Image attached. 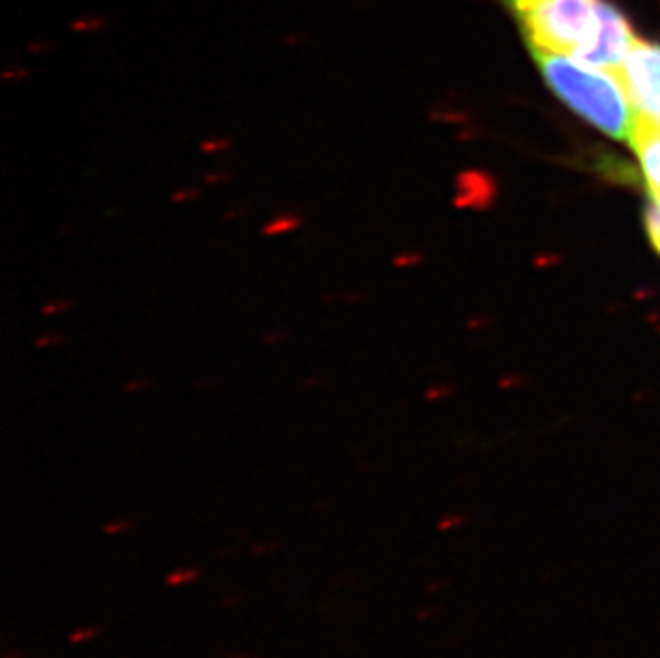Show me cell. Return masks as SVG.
I'll list each match as a JSON object with an SVG mask.
<instances>
[{
    "label": "cell",
    "instance_id": "1",
    "mask_svg": "<svg viewBox=\"0 0 660 658\" xmlns=\"http://www.w3.org/2000/svg\"><path fill=\"white\" fill-rule=\"evenodd\" d=\"M549 88L577 116L616 141L633 143L639 109L620 75L573 60L564 53L530 49Z\"/></svg>",
    "mask_w": 660,
    "mask_h": 658
},
{
    "label": "cell",
    "instance_id": "2",
    "mask_svg": "<svg viewBox=\"0 0 660 658\" xmlns=\"http://www.w3.org/2000/svg\"><path fill=\"white\" fill-rule=\"evenodd\" d=\"M530 49L577 56L590 41L600 0H507Z\"/></svg>",
    "mask_w": 660,
    "mask_h": 658
},
{
    "label": "cell",
    "instance_id": "3",
    "mask_svg": "<svg viewBox=\"0 0 660 658\" xmlns=\"http://www.w3.org/2000/svg\"><path fill=\"white\" fill-rule=\"evenodd\" d=\"M637 39L639 37L635 34L626 15L618 7H614L609 0H600L596 28L590 41L577 53V58L592 67L620 75L624 60Z\"/></svg>",
    "mask_w": 660,
    "mask_h": 658
},
{
    "label": "cell",
    "instance_id": "4",
    "mask_svg": "<svg viewBox=\"0 0 660 658\" xmlns=\"http://www.w3.org/2000/svg\"><path fill=\"white\" fill-rule=\"evenodd\" d=\"M620 77L639 112L660 122V45L637 39Z\"/></svg>",
    "mask_w": 660,
    "mask_h": 658
},
{
    "label": "cell",
    "instance_id": "5",
    "mask_svg": "<svg viewBox=\"0 0 660 658\" xmlns=\"http://www.w3.org/2000/svg\"><path fill=\"white\" fill-rule=\"evenodd\" d=\"M643 223H645L649 244L660 254V197H656L654 193H649L647 197V203L643 209Z\"/></svg>",
    "mask_w": 660,
    "mask_h": 658
},
{
    "label": "cell",
    "instance_id": "6",
    "mask_svg": "<svg viewBox=\"0 0 660 658\" xmlns=\"http://www.w3.org/2000/svg\"><path fill=\"white\" fill-rule=\"evenodd\" d=\"M199 577H201V569L199 567H182V569H176V571L167 573V577H164V583L172 586V588H180V586L195 583Z\"/></svg>",
    "mask_w": 660,
    "mask_h": 658
},
{
    "label": "cell",
    "instance_id": "7",
    "mask_svg": "<svg viewBox=\"0 0 660 658\" xmlns=\"http://www.w3.org/2000/svg\"><path fill=\"white\" fill-rule=\"evenodd\" d=\"M101 635V628L98 626H82V628H75L67 635L69 643L77 645V643H86V641H92L94 637Z\"/></svg>",
    "mask_w": 660,
    "mask_h": 658
},
{
    "label": "cell",
    "instance_id": "8",
    "mask_svg": "<svg viewBox=\"0 0 660 658\" xmlns=\"http://www.w3.org/2000/svg\"><path fill=\"white\" fill-rule=\"evenodd\" d=\"M133 528V522L131 520H114V522H107L103 526V532L109 534V536H116V534H124Z\"/></svg>",
    "mask_w": 660,
    "mask_h": 658
},
{
    "label": "cell",
    "instance_id": "9",
    "mask_svg": "<svg viewBox=\"0 0 660 658\" xmlns=\"http://www.w3.org/2000/svg\"><path fill=\"white\" fill-rule=\"evenodd\" d=\"M278 545H257L254 547V554H265V552H276Z\"/></svg>",
    "mask_w": 660,
    "mask_h": 658
},
{
    "label": "cell",
    "instance_id": "10",
    "mask_svg": "<svg viewBox=\"0 0 660 658\" xmlns=\"http://www.w3.org/2000/svg\"><path fill=\"white\" fill-rule=\"evenodd\" d=\"M227 658H254V656H250V654H244V652H240V654H231V656H227Z\"/></svg>",
    "mask_w": 660,
    "mask_h": 658
}]
</instances>
